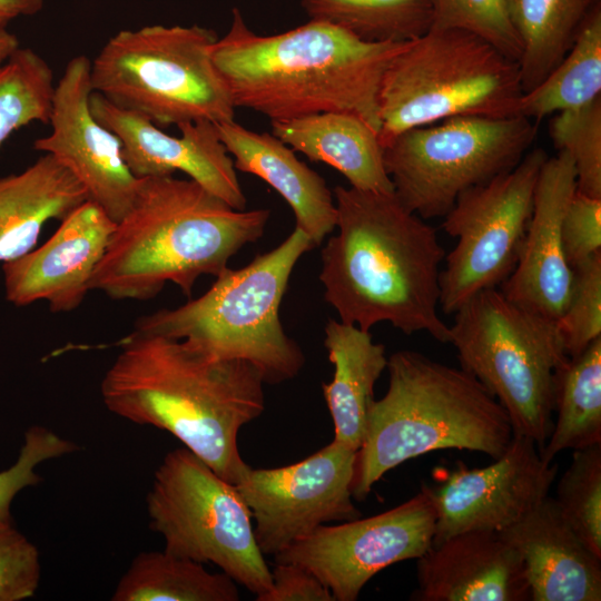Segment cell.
<instances>
[{
  "mask_svg": "<svg viewBox=\"0 0 601 601\" xmlns=\"http://www.w3.org/2000/svg\"><path fill=\"white\" fill-rule=\"evenodd\" d=\"M264 384L246 361L209 357L181 339L135 329L105 373L100 394L111 413L167 431L235 484L249 466L238 434L264 412Z\"/></svg>",
  "mask_w": 601,
  "mask_h": 601,
  "instance_id": "obj_1",
  "label": "cell"
},
{
  "mask_svg": "<svg viewBox=\"0 0 601 601\" xmlns=\"http://www.w3.org/2000/svg\"><path fill=\"white\" fill-rule=\"evenodd\" d=\"M334 196L338 231L322 249L319 280L339 321L364 331L387 322L449 343L437 314L445 253L435 228L394 193L336 186Z\"/></svg>",
  "mask_w": 601,
  "mask_h": 601,
  "instance_id": "obj_2",
  "label": "cell"
},
{
  "mask_svg": "<svg viewBox=\"0 0 601 601\" xmlns=\"http://www.w3.org/2000/svg\"><path fill=\"white\" fill-rule=\"evenodd\" d=\"M406 42H370L316 20L276 35H258L233 10L213 61L235 108L287 120L319 112L352 114L380 130L384 73Z\"/></svg>",
  "mask_w": 601,
  "mask_h": 601,
  "instance_id": "obj_3",
  "label": "cell"
},
{
  "mask_svg": "<svg viewBox=\"0 0 601 601\" xmlns=\"http://www.w3.org/2000/svg\"><path fill=\"white\" fill-rule=\"evenodd\" d=\"M269 215L265 208L237 210L190 178H140L91 289L146 300L173 283L190 296L199 276H218L242 247L263 236Z\"/></svg>",
  "mask_w": 601,
  "mask_h": 601,
  "instance_id": "obj_4",
  "label": "cell"
},
{
  "mask_svg": "<svg viewBox=\"0 0 601 601\" xmlns=\"http://www.w3.org/2000/svg\"><path fill=\"white\" fill-rule=\"evenodd\" d=\"M388 388L375 400L357 451L352 495L363 501L390 470L443 449L499 459L513 431L499 401L470 373L422 353L387 358Z\"/></svg>",
  "mask_w": 601,
  "mask_h": 601,
  "instance_id": "obj_5",
  "label": "cell"
},
{
  "mask_svg": "<svg viewBox=\"0 0 601 601\" xmlns=\"http://www.w3.org/2000/svg\"><path fill=\"white\" fill-rule=\"evenodd\" d=\"M315 245L299 227L239 269L227 267L201 296L138 318L135 329L181 339L214 358L253 364L265 384L298 375L299 345L284 331L279 306L298 259Z\"/></svg>",
  "mask_w": 601,
  "mask_h": 601,
  "instance_id": "obj_6",
  "label": "cell"
},
{
  "mask_svg": "<svg viewBox=\"0 0 601 601\" xmlns=\"http://www.w3.org/2000/svg\"><path fill=\"white\" fill-rule=\"evenodd\" d=\"M523 95L519 63L482 38L431 28L387 67L378 93V139L453 117L508 118Z\"/></svg>",
  "mask_w": 601,
  "mask_h": 601,
  "instance_id": "obj_7",
  "label": "cell"
},
{
  "mask_svg": "<svg viewBox=\"0 0 601 601\" xmlns=\"http://www.w3.org/2000/svg\"><path fill=\"white\" fill-rule=\"evenodd\" d=\"M217 39L197 24L120 30L90 60L92 91L160 128L234 120L230 91L211 58Z\"/></svg>",
  "mask_w": 601,
  "mask_h": 601,
  "instance_id": "obj_8",
  "label": "cell"
},
{
  "mask_svg": "<svg viewBox=\"0 0 601 601\" xmlns=\"http://www.w3.org/2000/svg\"><path fill=\"white\" fill-rule=\"evenodd\" d=\"M454 314L449 343L461 368L503 406L513 435L531 439L540 452L553 427L555 372L569 359L555 322L497 288L475 294Z\"/></svg>",
  "mask_w": 601,
  "mask_h": 601,
  "instance_id": "obj_9",
  "label": "cell"
},
{
  "mask_svg": "<svg viewBox=\"0 0 601 601\" xmlns=\"http://www.w3.org/2000/svg\"><path fill=\"white\" fill-rule=\"evenodd\" d=\"M149 528L164 550L217 565L256 598L272 577L259 550L252 513L236 486L186 447L168 452L154 473L146 497Z\"/></svg>",
  "mask_w": 601,
  "mask_h": 601,
  "instance_id": "obj_10",
  "label": "cell"
},
{
  "mask_svg": "<svg viewBox=\"0 0 601 601\" xmlns=\"http://www.w3.org/2000/svg\"><path fill=\"white\" fill-rule=\"evenodd\" d=\"M536 132L522 116L453 117L397 135L383 148L384 167L405 208L444 217L463 191L514 168Z\"/></svg>",
  "mask_w": 601,
  "mask_h": 601,
  "instance_id": "obj_11",
  "label": "cell"
},
{
  "mask_svg": "<svg viewBox=\"0 0 601 601\" xmlns=\"http://www.w3.org/2000/svg\"><path fill=\"white\" fill-rule=\"evenodd\" d=\"M546 152L535 148L491 180L463 191L444 216L443 229L457 238L440 274V304L454 314L475 294L497 288L514 270L532 214Z\"/></svg>",
  "mask_w": 601,
  "mask_h": 601,
  "instance_id": "obj_12",
  "label": "cell"
},
{
  "mask_svg": "<svg viewBox=\"0 0 601 601\" xmlns=\"http://www.w3.org/2000/svg\"><path fill=\"white\" fill-rule=\"evenodd\" d=\"M356 456L333 441L297 463L244 471L234 485L255 520L264 555H277L329 522L361 518L351 490Z\"/></svg>",
  "mask_w": 601,
  "mask_h": 601,
  "instance_id": "obj_13",
  "label": "cell"
},
{
  "mask_svg": "<svg viewBox=\"0 0 601 601\" xmlns=\"http://www.w3.org/2000/svg\"><path fill=\"white\" fill-rule=\"evenodd\" d=\"M434 531L435 511L421 490L383 513L322 525L274 559L309 570L329 589L334 601H355L376 573L422 556L432 546Z\"/></svg>",
  "mask_w": 601,
  "mask_h": 601,
  "instance_id": "obj_14",
  "label": "cell"
},
{
  "mask_svg": "<svg viewBox=\"0 0 601 601\" xmlns=\"http://www.w3.org/2000/svg\"><path fill=\"white\" fill-rule=\"evenodd\" d=\"M445 472L437 484L421 489L435 511L432 545L461 532H500L516 523L548 496L558 465L543 461L531 439L513 435L492 464Z\"/></svg>",
  "mask_w": 601,
  "mask_h": 601,
  "instance_id": "obj_15",
  "label": "cell"
},
{
  "mask_svg": "<svg viewBox=\"0 0 601 601\" xmlns=\"http://www.w3.org/2000/svg\"><path fill=\"white\" fill-rule=\"evenodd\" d=\"M91 92L90 59L72 57L55 86L51 131L38 138L33 148L63 165L89 200L118 223L132 206L139 178L127 166L118 136L92 115Z\"/></svg>",
  "mask_w": 601,
  "mask_h": 601,
  "instance_id": "obj_16",
  "label": "cell"
},
{
  "mask_svg": "<svg viewBox=\"0 0 601 601\" xmlns=\"http://www.w3.org/2000/svg\"><path fill=\"white\" fill-rule=\"evenodd\" d=\"M90 108L96 119L118 136L124 159L137 178L181 171L230 207L246 209L247 199L234 160L219 139L216 124H180L177 126L180 135L171 136L95 91Z\"/></svg>",
  "mask_w": 601,
  "mask_h": 601,
  "instance_id": "obj_17",
  "label": "cell"
},
{
  "mask_svg": "<svg viewBox=\"0 0 601 601\" xmlns=\"http://www.w3.org/2000/svg\"><path fill=\"white\" fill-rule=\"evenodd\" d=\"M115 227L96 203L78 206L40 247L3 263L7 300L16 306L45 300L53 313L76 309L91 290Z\"/></svg>",
  "mask_w": 601,
  "mask_h": 601,
  "instance_id": "obj_18",
  "label": "cell"
},
{
  "mask_svg": "<svg viewBox=\"0 0 601 601\" xmlns=\"http://www.w3.org/2000/svg\"><path fill=\"white\" fill-rule=\"evenodd\" d=\"M575 190L571 157L562 150L548 157L516 266L501 289L511 302L553 322L564 312L571 292L573 273L564 257L561 225Z\"/></svg>",
  "mask_w": 601,
  "mask_h": 601,
  "instance_id": "obj_19",
  "label": "cell"
},
{
  "mask_svg": "<svg viewBox=\"0 0 601 601\" xmlns=\"http://www.w3.org/2000/svg\"><path fill=\"white\" fill-rule=\"evenodd\" d=\"M414 601H531L523 561L496 531L473 530L416 559Z\"/></svg>",
  "mask_w": 601,
  "mask_h": 601,
  "instance_id": "obj_20",
  "label": "cell"
},
{
  "mask_svg": "<svg viewBox=\"0 0 601 601\" xmlns=\"http://www.w3.org/2000/svg\"><path fill=\"white\" fill-rule=\"evenodd\" d=\"M499 534L523 561L531 601L601 600V558L578 536L553 497Z\"/></svg>",
  "mask_w": 601,
  "mask_h": 601,
  "instance_id": "obj_21",
  "label": "cell"
},
{
  "mask_svg": "<svg viewBox=\"0 0 601 601\" xmlns=\"http://www.w3.org/2000/svg\"><path fill=\"white\" fill-rule=\"evenodd\" d=\"M220 141L236 170L253 174L273 187L289 205L296 227L316 246L336 225V207L324 178L273 134L256 132L235 120L216 124Z\"/></svg>",
  "mask_w": 601,
  "mask_h": 601,
  "instance_id": "obj_22",
  "label": "cell"
},
{
  "mask_svg": "<svg viewBox=\"0 0 601 601\" xmlns=\"http://www.w3.org/2000/svg\"><path fill=\"white\" fill-rule=\"evenodd\" d=\"M272 134L294 151L338 170L353 188L394 193L378 134L355 115L332 111L275 120Z\"/></svg>",
  "mask_w": 601,
  "mask_h": 601,
  "instance_id": "obj_23",
  "label": "cell"
},
{
  "mask_svg": "<svg viewBox=\"0 0 601 601\" xmlns=\"http://www.w3.org/2000/svg\"><path fill=\"white\" fill-rule=\"evenodd\" d=\"M87 200L82 185L48 154L23 171L0 178V262L33 249L48 220H62Z\"/></svg>",
  "mask_w": 601,
  "mask_h": 601,
  "instance_id": "obj_24",
  "label": "cell"
},
{
  "mask_svg": "<svg viewBox=\"0 0 601 601\" xmlns=\"http://www.w3.org/2000/svg\"><path fill=\"white\" fill-rule=\"evenodd\" d=\"M324 346L334 366L333 380L323 384L334 424L335 442L358 451L368 424L374 386L387 366L385 346L370 331L328 319Z\"/></svg>",
  "mask_w": 601,
  "mask_h": 601,
  "instance_id": "obj_25",
  "label": "cell"
},
{
  "mask_svg": "<svg viewBox=\"0 0 601 601\" xmlns=\"http://www.w3.org/2000/svg\"><path fill=\"white\" fill-rule=\"evenodd\" d=\"M600 0H506L522 47L523 92L536 87L564 58Z\"/></svg>",
  "mask_w": 601,
  "mask_h": 601,
  "instance_id": "obj_26",
  "label": "cell"
},
{
  "mask_svg": "<svg viewBox=\"0 0 601 601\" xmlns=\"http://www.w3.org/2000/svg\"><path fill=\"white\" fill-rule=\"evenodd\" d=\"M554 412L556 420L540 451L543 461L601 443V337L556 370Z\"/></svg>",
  "mask_w": 601,
  "mask_h": 601,
  "instance_id": "obj_27",
  "label": "cell"
},
{
  "mask_svg": "<svg viewBox=\"0 0 601 601\" xmlns=\"http://www.w3.org/2000/svg\"><path fill=\"white\" fill-rule=\"evenodd\" d=\"M237 583L226 573L165 550L144 551L131 561L112 601H238Z\"/></svg>",
  "mask_w": 601,
  "mask_h": 601,
  "instance_id": "obj_28",
  "label": "cell"
},
{
  "mask_svg": "<svg viewBox=\"0 0 601 601\" xmlns=\"http://www.w3.org/2000/svg\"><path fill=\"white\" fill-rule=\"evenodd\" d=\"M601 98V4L584 21L558 66L533 89L523 92L518 115L540 120Z\"/></svg>",
  "mask_w": 601,
  "mask_h": 601,
  "instance_id": "obj_29",
  "label": "cell"
},
{
  "mask_svg": "<svg viewBox=\"0 0 601 601\" xmlns=\"http://www.w3.org/2000/svg\"><path fill=\"white\" fill-rule=\"evenodd\" d=\"M309 20L339 27L370 42H406L433 22L428 0H302Z\"/></svg>",
  "mask_w": 601,
  "mask_h": 601,
  "instance_id": "obj_30",
  "label": "cell"
},
{
  "mask_svg": "<svg viewBox=\"0 0 601 601\" xmlns=\"http://www.w3.org/2000/svg\"><path fill=\"white\" fill-rule=\"evenodd\" d=\"M55 86L53 71L38 52L16 50L0 68V148L16 130L49 122Z\"/></svg>",
  "mask_w": 601,
  "mask_h": 601,
  "instance_id": "obj_31",
  "label": "cell"
},
{
  "mask_svg": "<svg viewBox=\"0 0 601 601\" xmlns=\"http://www.w3.org/2000/svg\"><path fill=\"white\" fill-rule=\"evenodd\" d=\"M554 500L578 536L601 558V443L573 451Z\"/></svg>",
  "mask_w": 601,
  "mask_h": 601,
  "instance_id": "obj_32",
  "label": "cell"
},
{
  "mask_svg": "<svg viewBox=\"0 0 601 601\" xmlns=\"http://www.w3.org/2000/svg\"><path fill=\"white\" fill-rule=\"evenodd\" d=\"M549 132L558 151L573 161L577 191L601 198V98L555 114Z\"/></svg>",
  "mask_w": 601,
  "mask_h": 601,
  "instance_id": "obj_33",
  "label": "cell"
},
{
  "mask_svg": "<svg viewBox=\"0 0 601 601\" xmlns=\"http://www.w3.org/2000/svg\"><path fill=\"white\" fill-rule=\"evenodd\" d=\"M431 28H452L471 32L519 62L521 42L510 21L506 0H428Z\"/></svg>",
  "mask_w": 601,
  "mask_h": 601,
  "instance_id": "obj_34",
  "label": "cell"
},
{
  "mask_svg": "<svg viewBox=\"0 0 601 601\" xmlns=\"http://www.w3.org/2000/svg\"><path fill=\"white\" fill-rule=\"evenodd\" d=\"M572 273L568 304L555 322L569 357L581 354L601 337V252Z\"/></svg>",
  "mask_w": 601,
  "mask_h": 601,
  "instance_id": "obj_35",
  "label": "cell"
},
{
  "mask_svg": "<svg viewBox=\"0 0 601 601\" xmlns=\"http://www.w3.org/2000/svg\"><path fill=\"white\" fill-rule=\"evenodd\" d=\"M77 444L50 428L35 425L27 430L18 460L0 472V526L11 524L10 505L22 489L41 482L36 467L47 461L77 451Z\"/></svg>",
  "mask_w": 601,
  "mask_h": 601,
  "instance_id": "obj_36",
  "label": "cell"
},
{
  "mask_svg": "<svg viewBox=\"0 0 601 601\" xmlns=\"http://www.w3.org/2000/svg\"><path fill=\"white\" fill-rule=\"evenodd\" d=\"M41 575L40 554L12 523L0 526V601L33 597Z\"/></svg>",
  "mask_w": 601,
  "mask_h": 601,
  "instance_id": "obj_37",
  "label": "cell"
},
{
  "mask_svg": "<svg viewBox=\"0 0 601 601\" xmlns=\"http://www.w3.org/2000/svg\"><path fill=\"white\" fill-rule=\"evenodd\" d=\"M565 260L573 269L601 252V198L573 194L561 225Z\"/></svg>",
  "mask_w": 601,
  "mask_h": 601,
  "instance_id": "obj_38",
  "label": "cell"
},
{
  "mask_svg": "<svg viewBox=\"0 0 601 601\" xmlns=\"http://www.w3.org/2000/svg\"><path fill=\"white\" fill-rule=\"evenodd\" d=\"M269 589L257 601H334L329 589L306 568L275 562Z\"/></svg>",
  "mask_w": 601,
  "mask_h": 601,
  "instance_id": "obj_39",
  "label": "cell"
},
{
  "mask_svg": "<svg viewBox=\"0 0 601 601\" xmlns=\"http://www.w3.org/2000/svg\"><path fill=\"white\" fill-rule=\"evenodd\" d=\"M43 2L45 0H0V24L7 26L19 17L38 13Z\"/></svg>",
  "mask_w": 601,
  "mask_h": 601,
  "instance_id": "obj_40",
  "label": "cell"
},
{
  "mask_svg": "<svg viewBox=\"0 0 601 601\" xmlns=\"http://www.w3.org/2000/svg\"><path fill=\"white\" fill-rule=\"evenodd\" d=\"M20 48L18 37L7 29V26L0 24V68L9 58Z\"/></svg>",
  "mask_w": 601,
  "mask_h": 601,
  "instance_id": "obj_41",
  "label": "cell"
}]
</instances>
